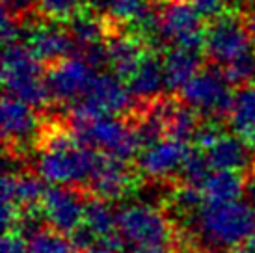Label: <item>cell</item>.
I'll return each mask as SVG.
<instances>
[{
  "label": "cell",
  "instance_id": "1",
  "mask_svg": "<svg viewBox=\"0 0 255 253\" xmlns=\"http://www.w3.org/2000/svg\"><path fill=\"white\" fill-rule=\"evenodd\" d=\"M101 153L80 143L73 130H50L45 138L37 173L52 186H82L90 183L101 162Z\"/></svg>",
  "mask_w": 255,
  "mask_h": 253
},
{
  "label": "cell",
  "instance_id": "2",
  "mask_svg": "<svg viewBox=\"0 0 255 253\" xmlns=\"http://www.w3.org/2000/svg\"><path fill=\"white\" fill-rule=\"evenodd\" d=\"M196 229L213 250H233L255 233V209L248 201L203 203L196 212Z\"/></svg>",
  "mask_w": 255,
  "mask_h": 253
},
{
  "label": "cell",
  "instance_id": "3",
  "mask_svg": "<svg viewBox=\"0 0 255 253\" xmlns=\"http://www.w3.org/2000/svg\"><path fill=\"white\" fill-rule=\"evenodd\" d=\"M2 84L6 95L19 99L34 108H41L50 101L41 62L22 43H13L4 49Z\"/></svg>",
  "mask_w": 255,
  "mask_h": 253
},
{
  "label": "cell",
  "instance_id": "4",
  "mask_svg": "<svg viewBox=\"0 0 255 253\" xmlns=\"http://www.w3.org/2000/svg\"><path fill=\"white\" fill-rule=\"evenodd\" d=\"M130 92L123 80L110 73H95L84 95L75 101L69 110L73 128L99 118L118 116L130 108Z\"/></svg>",
  "mask_w": 255,
  "mask_h": 253
},
{
  "label": "cell",
  "instance_id": "5",
  "mask_svg": "<svg viewBox=\"0 0 255 253\" xmlns=\"http://www.w3.org/2000/svg\"><path fill=\"white\" fill-rule=\"evenodd\" d=\"M71 130L80 143L116 160H130L138 155V151L142 147V141L138 138L134 125L116 116L93 120L86 125L75 126Z\"/></svg>",
  "mask_w": 255,
  "mask_h": 253
},
{
  "label": "cell",
  "instance_id": "6",
  "mask_svg": "<svg viewBox=\"0 0 255 253\" xmlns=\"http://www.w3.org/2000/svg\"><path fill=\"white\" fill-rule=\"evenodd\" d=\"M121 239L134 248L168 250L173 240V225L162 211L151 205H128L118 212Z\"/></svg>",
  "mask_w": 255,
  "mask_h": 253
},
{
  "label": "cell",
  "instance_id": "7",
  "mask_svg": "<svg viewBox=\"0 0 255 253\" xmlns=\"http://www.w3.org/2000/svg\"><path fill=\"white\" fill-rule=\"evenodd\" d=\"M181 97L198 116L220 120L231 112L235 93L231 92V82L218 67H207L188 82Z\"/></svg>",
  "mask_w": 255,
  "mask_h": 253
},
{
  "label": "cell",
  "instance_id": "8",
  "mask_svg": "<svg viewBox=\"0 0 255 253\" xmlns=\"http://www.w3.org/2000/svg\"><path fill=\"white\" fill-rule=\"evenodd\" d=\"M205 52L216 65L224 69L241 58L252 54V37L246 24L239 17L224 13L213 19L205 30Z\"/></svg>",
  "mask_w": 255,
  "mask_h": 253
},
{
  "label": "cell",
  "instance_id": "9",
  "mask_svg": "<svg viewBox=\"0 0 255 253\" xmlns=\"http://www.w3.org/2000/svg\"><path fill=\"white\" fill-rule=\"evenodd\" d=\"M160 39L179 49L199 50L205 45L203 17L196 6L186 2H170L158 15Z\"/></svg>",
  "mask_w": 255,
  "mask_h": 253
},
{
  "label": "cell",
  "instance_id": "10",
  "mask_svg": "<svg viewBox=\"0 0 255 253\" xmlns=\"http://www.w3.org/2000/svg\"><path fill=\"white\" fill-rule=\"evenodd\" d=\"M88 199L71 186H50L41 201L45 224L64 233L73 235L84 225V212Z\"/></svg>",
  "mask_w": 255,
  "mask_h": 253
},
{
  "label": "cell",
  "instance_id": "11",
  "mask_svg": "<svg viewBox=\"0 0 255 253\" xmlns=\"http://www.w3.org/2000/svg\"><path fill=\"white\" fill-rule=\"evenodd\" d=\"M93 75V67L82 56H69L54 63L45 75L50 99L73 105L84 95Z\"/></svg>",
  "mask_w": 255,
  "mask_h": 253
},
{
  "label": "cell",
  "instance_id": "12",
  "mask_svg": "<svg viewBox=\"0 0 255 253\" xmlns=\"http://www.w3.org/2000/svg\"><path fill=\"white\" fill-rule=\"evenodd\" d=\"M188 153L190 147L186 141L162 138L153 145L143 147L138 156V169L149 179H168L175 173H181Z\"/></svg>",
  "mask_w": 255,
  "mask_h": 253
},
{
  "label": "cell",
  "instance_id": "13",
  "mask_svg": "<svg viewBox=\"0 0 255 253\" xmlns=\"http://www.w3.org/2000/svg\"><path fill=\"white\" fill-rule=\"evenodd\" d=\"M0 121L4 140L13 147L30 145V141L41 130V121L37 118L36 108L9 95H4L2 99Z\"/></svg>",
  "mask_w": 255,
  "mask_h": 253
},
{
  "label": "cell",
  "instance_id": "14",
  "mask_svg": "<svg viewBox=\"0 0 255 253\" xmlns=\"http://www.w3.org/2000/svg\"><path fill=\"white\" fill-rule=\"evenodd\" d=\"M132 184H134V175L127 166V162L103 155L95 173L88 183V188L93 197L103 201H114L128 194Z\"/></svg>",
  "mask_w": 255,
  "mask_h": 253
},
{
  "label": "cell",
  "instance_id": "15",
  "mask_svg": "<svg viewBox=\"0 0 255 253\" xmlns=\"http://www.w3.org/2000/svg\"><path fill=\"white\" fill-rule=\"evenodd\" d=\"M26 47L41 63H58L73 56L77 47L69 32L58 28L54 24H34L24 32Z\"/></svg>",
  "mask_w": 255,
  "mask_h": 253
},
{
  "label": "cell",
  "instance_id": "16",
  "mask_svg": "<svg viewBox=\"0 0 255 253\" xmlns=\"http://www.w3.org/2000/svg\"><path fill=\"white\" fill-rule=\"evenodd\" d=\"M203 153L207 155V160L213 171L242 173L254 164V147H250L237 134L222 132L213 145Z\"/></svg>",
  "mask_w": 255,
  "mask_h": 253
},
{
  "label": "cell",
  "instance_id": "17",
  "mask_svg": "<svg viewBox=\"0 0 255 253\" xmlns=\"http://www.w3.org/2000/svg\"><path fill=\"white\" fill-rule=\"evenodd\" d=\"M166 86L164 80V63L155 52H145L134 75L127 80L130 95L142 103H153Z\"/></svg>",
  "mask_w": 255,
  "mask_h": 253
},
{
  "label": "cell",
  "instance_id": "18",
  "mask_svg": "<svg viewBox=\"0 0 255 253\" xmlns=\"http://www.w3.org/2000/svg\"><path fill=\"white\" fill-rule=\"evenodd\" d=\"M108 50V65L112 75L127 82L134 75L138 65L145 56L147 50L143 49L142 41L134 35H116L107 43Z\"/></svg>",
  "mask_w": 255,
  "mask_h": 253
},
{
  "label": "cell",
  "instance_id": "19",
  "mask_svg": "<svg viewBox=\"0 0 255 253\" xmlns=\"http://www.w3.org/2000/svg\"><path fill=\"white\" fill-rule=\"evenodd\" d=\"M164 80L170 92H183L192 78L201 71V58L199 50L179 49L173 47L162 58Z\"/></svg>",
  "mask_w": 255,
  "mask_h": 253
},
{
  "label": "cell",
  "instance_id": "20",
  "mask_svg": "<svg viewBox=\"0 0 255 253\" xmlns=\"http://www.w3.org/2000/svg\"><path fill=\"white\" fill-rule=\"evenodd\" d=\"M229 125L239 138L255 147V84L242 86L235 92Z\"/></svg>",
  "mask_w": 255,
  "mask_h": 253
},
{
  "label": "cell",
  "instance_id": "21",
  "mask_svg": "<svg viewBox=\"0 0 255 253\" xmlns=\"http://www.w3.org/2000/svg\"><path fill=\"white\" fill-rule=\"evenodd\" d=\"M246 183L242 173L237 171H211L199 190L205 203H227L239 201L246 194Z\"/></svg>",
  "mask_w": 255,
  "mask_h": 253
},
{
  "label": "cell",
  "instance_id": "22",
  "mask_svg": "<svg viewBox=\"0 0 255 253\" xmlns=\"http://www.w3.org/2000/svg\"><path fill=\"white\" fill-rule=\"evenodd\" d=\"M164 112H166V138L186 141L196 140L199 126V116L190 106L177 101H164Z\"/></svg>",
  "mask_w": 255,
  "mask_h": 253
},
{
  "label": "cell",
  "instance_id": "23",
  "mask_svg": "<svg viewBox=\"0 0 255 253\" xmlns=\"http://www.w3.org/2000/svg\"><path fill=\"white\" fill-rule=\"evenodd\" d=\"M84 227L99 239L114 237V235L120 233L118 231V212H114L110 209L108 201L92 197L86 203Z\"/></svg>",
  "mask_w": 255,
  "mask_h": 253
},
{
  "label": "cell",
  "instance_id": "24",
  "mask_svg": "<svg viewBox=\"0 0 255 253\" xmlns=\"http://www.w3.org/2000/svg\"><path fill=\"white\" fill-rule=\"evenodd\" d=\"M69 34L78 49H86L103 43L107 32H105V22L101 21L99 15L80 11L75 19L69 21Z\"/></svg>",
  "mask_w": 255,
  "mask_h": 253
},
{
  "label": "cell",
  "instance_id": "25",
  "mask_svg": "<svg viewBox=\"0 0 255 253\" xmlns=\"http://www.w3.org/2000/svg\"><path fill=\"white\" fill-rule=\"evenodd\" d=\"M28 253H78V250L67 235L45 225L28 239Z\"/></svg>",
  "mask_w": 255,
  "mask_h": 253
},
{
  "label": "cell",
  "instance_id": "26",
  "mask_svg": "<svg viewBox=\"0 0 255 253\" xmlns=\"http://www.w3.org/2000/svg\"><path fill=\"white\" fill-rule=\"evenodd\" d=\"M93 7L116 21L138 22L147 13V0H90Z\"/></svg>",
  "mask_w": 255,
  "mask_h": 253
},
{
  "label": "cell",
  "instance_id": "27",
  "mask_svg": "<svg viewBox=\"0 0 255 253\" xmlns=\"http://www.w3.org/2000/svg\"><path fill=\"white\" fill-rule=\"evenodd\" d=\"M211 171L213 169L209 166L205 153L201 149H190V153H188L183 168H181V179H183V184L201 188V184L205 183V179Z\"/></svg>",
  "mask_w": 255,
  "mask_h": 253
},
{
  "label": "cell",
  "instance_id": "28",
  "mask_svg": "<svg viewBox=\"0 0 255 253\" xmlns=\"http://www.w3.org/2000/svg\"><path fill=\"white\" fill-rule=\"evenodd\" d=\"M39 13L50 21H71L82 11V0H36Z\"/></svg>",
  "mask_w": 255,
  "mask_h": 253
},
{
  "label": "cell",
  "instance_id": "29",
  "mask_svg": "<svg viewBox=\"0 0 255 253\" xmlns=\"http://www.w3.org/2000/svg\"><path fill=\"white\" fill-rule=\"evenodd\" d=\"M170 203L175 211L183 212V214H196L203 207L205 199H203V194L199 188L183 184L175 192H171Z\"/></svg>",
  "mask_w": 255,
  "mask_h": 253
},
{
  "label": "cell",
  "instance_id": "30",
  "mask_svg": "<svg viewBox=\"0 0 255 253\" xmlns=\"http://www.w3.org/2000/svg\"><path fill=\"white\" fill-rule=\"evenodd\" d=\"M224 75L231 84L237 86H248L252 84V80L255 78V54H248V56L241 58L239 62L231 63L229 67L224 69Z\"/></svg>",
  "mask_w": 255,
  "mask_h": 253
},
{
  "label": "cell",
  "instance_id": "31",
  "mask_svg": "<svg viewBox=\"0 0 255 253\" xmlns=\"http://www.w3.org/2000/svg\"><path fill=\"white\" fill-rule=\"evenodd\" d=\"M125 240L121 239V235H114V237H105V239H99L95 237L92 240V244H88L84 250H80L78 253H123V248H125Z\"/></svg>",
  "mask_w": 255,
  "mask_h": 253
},
{
  "label": "cell",
  "instance_id": "32",
  "mask_svg": "<svg viewBox=\"0 0 255 253\" xmlns=\"http://www.w3.org/2000/svg\"><path fill=\"white\" fill-rule=\"evenodd\" d=\"M0 253H28V242L17 229L6 231L2 237Z\"/></svg>",
  "mask_w": 255,
  "mask_h": 253
},
{
  "label": "cell",
  "instance_id": "33",
  "mask_svg": "<svg viewBox=\"0 0 255 253\" xmlns=\"http://www.w3.org/2000/svg\"><path fill=\"white\" fill-rule=\"evenodd\" d=\"M0 28H2V41L4 45H13V43H19V35H21V28H19V24L15 21V15H11L9 11L4 9V13H2V24H0Z\"/></svg>",
  "mask_w": 255,
  "mask_h": 253
},
{
  "label": "cell",
  "instance_id": "34",
  "mask_svg": "<svg viewBox=\"0 0 255 253\" xmlns=\"http://www.w3.org/2000/svg\"><path fill=\"white\" fill-rule=\"evenodd\" d=\"M229 4V0H194V6L201 17H220L224 15V9Z\"/></svg>",
  "mask_w": 255,
  "mask_h": 253
},
{
  "label": "cell",
  "instance_id": "35",
  "mask_svg": "<svg viewBox=\"0 0 255 253\" xmlns=\"http://www.w3.org/2000/svg\"><path fill=\"white\" fill-rule=\"evenodd\" d=\"M32 2H36V0H4V9L11 15H17L26 11Z\"/></svg>",
  "mask_w": 255,
  "mask_h": 253
},
{
  "label": "cell",
  "instance_id": "36",
  "mask_svg": "<svg viewBox=\"0 0 255 253\" xmlns=\"http://www.w3.org/2000/svg\"><path fill=\"white\" fill-rule=\"evenodd\" d=\"M244 24H246V30H248V34H250V37H252V41H255V7L248 13V17H246Z\"/></svg>",
  "mask_w": 255,
  "mask_h": 253
},
{
  "label": "cell",
  "instance_id": "37",
  "mask_svg": "<svg viewBox=\"0 0 255 253\" xmlns=\"http://www.w3.org/2000/svg\"><path fill=\"white\" fill-rule=\"evenodd\" d=\"M246 196H248L250 203H254V207H255V177L250 179L248 183H246Z\"/></svg>",
  "mask_w": 255,
  "mask_h": 253
},
{
  "label": "cell",
  "instance_id": "38",
  "mask_svg": "<svg viewBox=\"0 0 255 253\" xmlns=\"http://www.w3.org/2000/svg\"><path fill=\"white\" fill-rule=\"evenodd\" d=\"M127 253H166V250H156V248H132Z\"/></svg>",
  "mask_w": 255,
  "mask_h": 253
},
{
  "label": "cell",
  "instance_id": "39",
  "mask_svg": "<svg viewBox=\"0 0 255 253\" xmlns=\"http://www.w3.org/2000/svg\"><path fill=\"white\" fill-rule=\"evenodd\" d=\"M227 253H255V252L250 246H246V244H241V246H237V248H233V250H229Z\"/></svg>",
  "mask_w": 255,
  "mask_h": 253
},
{
  "label": "cell",
  "instance_id": "40",
  "mask_svg": "<svg viewBox=\"0 0 255 253\" xmlns=\"http://www.w3.org/2000/svg\"><path fill=\"white\" fill-rule=\"evenodd\" d=\"M175 253H209V252L201 250V248H181V250H177Z\"/></svg>",
  "mask_w": 255,
  "mask_h": 253
},
{
  "label": "cell",
  "instance_id": "41",
  "mask_svg": "<svg viewBox=\"0 0 255 253\" xmlns=\"http://www.w3.org/2000/svg\"><path fill=\"white\" fill-rule=\"evenodd\" d=\"M244 244H246V246H250V248H252V250L255 252V233L252 235V237H250L248 240H246V242H244Z\"/></svg>",
  "mask_w": 255,
  "mask_h": 253
},
{
  "label": "cell",
  "instance_id": "42",
  "mask_svg": "<svg viewBox=\"0 0 255 253\" xmlns=\"http://www.w3.org/2000/svg\"><path fill=\"white\" fill-rule=\"evenodd\" d=\"M170 2H186V0H170Z\"/></svg>",
  "mask_w": 255,
  "mask_h": 253
}]
</instances>
